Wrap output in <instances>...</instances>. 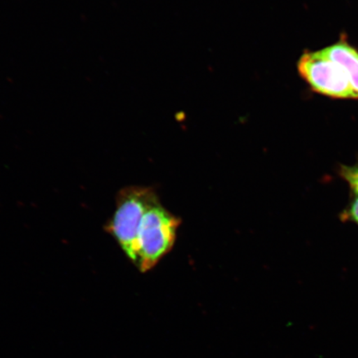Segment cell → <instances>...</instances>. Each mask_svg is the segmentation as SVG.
Segmentation results:
<instances>
[{"mask_svg":"<svg viewBox=\"0 0 358 358\" xmlns=\"http://www.w3.org/2000/svg\"><path fill=\"white\" fill-rule=\"evenodd\" d=\"M298 69L313 91L335 98L355 99L346 75L322 51L304 53L299 61Z\"/></svg>","mask_w":358,"mask_h":358,"instance_id":"3","label":"cell"},{"mask_svg":"<svg viewBox=\"0 0 358 358\" xmlns=\"http://www.w3.org/2000/svg\"><path fill=\"white\" fill-rule=\"evenodd\" d=\"M339 174L351 187L355 194H358V164L352 166L343 165L340 167Z\"/></svg>","mask_w":358,"mask_h":358,"instance_id":"5","label":"cell"},{"mask_svg":"<svg viewBox=\"0 0 358 358\" xmlns=\"http://www.w3.org/2000/svg\"><path fill=\"white\" fill-rule=\"evenodd\" d=\"M180 223V218L161 204L159 196L152 201L138 228L136 264L138 271H149L172 250Z\"/></svg>","mask_w":358,"mask_h":358,"instance_id":"1","label":"cell"},{"mask_svg":"<svg viewBox=\"0 0 358 358\" xmlns=\"http://www.w3.org/2000/svg\"><path fill=\"white\" fill-rule=\"evenodd\" d=\"M321 51L343 70L355 93V99H358V52L344 43L334 44Z\"/></svg>","mask_w":358,"mask_h":358,"instance_id":"4","label":"cell"},{"mask_svg":"<svg viewBox=\"0 0 358 358\" xmlns=\"http://www.w3.org/2000/svg\"><path fill=\"white\" fill-rule=\"evenodd\" d=\"M343 219H344V220H350L358 224V194H355V196H353L345 213H343Z\"/></svg>","mask_w":358,"mask_h":358,"instance_id":"6","label":"cell"},{"mask_svg":"<svg viewBox=\"0 0 358 358\" xmlns=\"http://www.w3.org/2000/svg\"><path fill=\"white\" fill-rule=\"evenodd\" d=\"M152 187L131 186L124 187L116 198V208L106 231L117 241L120 248L136 266L137 238L143 217L157 198Z\"/></svg>","mask_w":358,"mask_h":358,"instance_id":"2","label":"cell"}]
</instances>
